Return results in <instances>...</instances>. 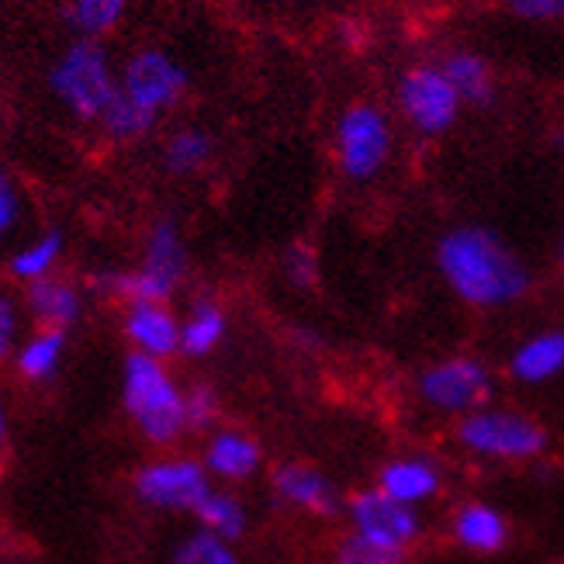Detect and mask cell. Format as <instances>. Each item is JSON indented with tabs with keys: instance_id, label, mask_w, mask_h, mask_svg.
<instances>
[{
	"instance_id": "obj_1",
	"label": "cell",
	"mask_w": 564,
	"mask_h": 564,
	"mask_svg": "<svg viewBox=\"0 0 564 564\" xmlns=\"http://www.w3.org/2000/svg\"><path fill=\"white\" fill-rule=\"evenodd\" d=\"M436 267L457 299L475 308L512 305L530 288L527 263L485 226L451 229L436 242Z\"/></svg>"
},
{
	"instance_id": "obj_2",
	"label": "cell",
	"mask_w": 564,
	"mask_h": 564,
	"mask_svg": "<svg viewBox=\"0 0 564 564\" xmlns=\"http://www.w3.org/2000/svg\"><path fill=\"white\" fill-rule=\"evenodd\" d=\"M121 405H126L139 436L153 447L177 444L187 430L184 388L163 360L142 354L126 357L121 364Z\"/></svg>"
},
{
	"instance_id": "obj_3",
	"label": "cell",
	"mask_w": 564,
	"mask_h": 564,
	"mask_svg": "<svg viewBox=\"0 0 564 564\" xmlns=\"http://www.w3.org/2000/svg\"><path fill=\"white\" fill-rule=\"evenodd\" d=\"M45 84H48V94H53L73 118L97 126L118 97V69L111 63L105 42L73 39L56 56V63L48 66Z\"/></svg>"
},
{
	"instance_id": "obj_4",
	"label": "cell",
	"mask_w": 564,
	"mask_h": 564,
	"mask_svg": "<svg viewBox=\"0 0 564 564\" xmlns=\"http://www.w3.org/2000/svg\"><path fill=\"white\" fill-rule=\"evenodd\" d=\"M191 253L174 215H163L153 223L142 247V263L135 271H108L97 278L105 291H115L126 302H170V294L187 278Z\"/></svg>"
},
{
	"instance_id": "obj_5",
	"label": "cell",
	"mask_w": 564,
	"mask_h": 564,
	"mask_svg": "<svg viewBox=\"0 0 564 564\" xmlns=\"http://www.w3.org/2000/svg\"><path fill=\"white\" fill-rule=\"evenodd\" d=\"M391 118L384 115V108L357 101L347 111L339 115L336 132H333V150H336V163L343 170L347 181H375L388 156H391Z\"/></svg>"
},
{
	"instance_id": "obj_6",
	"label": "cell",
	"mask_w": 564,
	"mask_h": 564,
	"mask_svg": "<svg viewBox=\"0 0 564 564\" xmlns=\"http://www.w3.org/2000/svg\"><path fill=\"white\" fill-rule=\"evenodd\" d=\"M460 447L496 460H530L547 451V430L527 412L478 409L457 423Z\"/></svg>"
},
{
	"instance_id": "obj_7",
	"label": "cell",
	"mask_w": 564,
	"mask_h": 564,
	"mask_svg": "<svg viewBox=\"0 0 564 564\" xmlns=\"http://www.w3.org/2000/svg\"><path fill=\"white\" fill-rule=\"evenodd\" d=\"M187 87H191L187 66L156 45L135 48L118 69V94L129 97V101H135L139 108H145L156 118L174 111L184 101Z\"/></svg>"
},
{
	"instance_id": "obj_8",
	"label": "cell",
	"mask_w": 564,
	"mask_h": 564,
	"mask_svg": "<svg viewBox=\"0 0 564 564\" xmlns=\"http://www.w3.org/2000/svg\"><path fill=\"white\" fill-rule=\"evenodd\" d=\"M132 492L142 506L160 512H198L212 492V475L194 457H156L135 471Z\"/></svg>"
},
{
	"instance_id": "obj_9",
	"label": "cell",
	"mask_w": 564,
	"mask_h": 564,
	"mask_svg": "<svg viewBox=\"0 0 564 564\" xmlns=\"http://www.w3.org/2000/svg\"><path fill=\"white\" fill-rule=\"evenodd\" d=\"M395 101H399L402 118L420 135H444L447 129H454V121L464 108L454 84L447 80L444 66H433V63L409 66L402 73L395 87Z\"/></svg>"
},
{
	"instance_id": "obj_10",
	"label": "cell",
	"mask_w": 564,
	"mask_h": 564,
	"mask_svg": "<svg viewBox=\"0 0 564 564\" xmlns=\"http://www.w3.org/2000/svg\"><path fill=\"white\" fill-rule=\"evenodd\" d=\"M420 395L426 405L451 412V415H471L488 409V399L496 395L492 371L475 357H447L430 364L420 375Z\"/></svg>"
},
{
	"instance_id": "obj_11",
	"label": "cell",
	"mask_w": 564,
	"mask_h": 564,
	"mask_svg": "<svg viewBox=\"0 0 564 564\" xmlns=\"http://www.w3.org/2000/svg\"><path fill=\"white\" fill-rule=\"evenodd\" d=\"M350 523L354 533L371 536L378 544L388 547H409L415 536H420V512L412 506L384 496L381 488H367L350 499Z\"/></svg>"
},
{
	"instance_id": "obj_12",
	"label": "cell",
	"mask_w": 564,
	"mask_h": 564,
	"mask_svg": "<svg viewBox=\"0 0 564 564\" xmlns=\"http://www.w3.org/2000/svg\"><path fill=\"white\" fill-rule=\"evenodd\" d=\"M121 329H126V339L132 343V354L163 364L181 354V318L166 302H129Z\"/></svg>"
},
{
	"instance_id": "obj_13",
	"label": "cell",
	"mask_w": 564,
	"mask_h": 564,
	"mask_svg": "<svg viewBox=\"0 0 564 564\" xmlns=\"http://www.w3.org/2000/svg\"><path fill=\"white\" fill-rule=\"evenodd\" d=\"M274 492L281 502L288 506H299L305 512H315V517H333L339 509V496L333 481L312 468V464H302V460H288L274 471Z\"/></svg>"
},
{
	"instance_id": "obj_14",
	"label": "cell",
	"mask_w": 564,
	"mask_h": 564,
	"mask_svg": "<svg viewBox=\"0 0 564 564\" xmlns=\"http://www.w3.org/2000/svg\"><path fill=\"white\" fill-rule=\"evenodd\" d=\"M260 444L242 430H215L205 444V471L223 481H247L260 468Z\"/></svg>"
},
{
	"instance_id": "obj_15",
	"label": "cell",
	"mask_w": 564,
	"mask_h": 564,
	"mask_svg": "<svg viewBox=\"0 0 564 564\" xmlns=\"http://www.w3.org/2000/svg\"><path fill=\"white\" fill-rule=\"evenodd\" d=\"M29 312L39 323V329H73L84 315L80 288L66 278H45L39 284H29Z\"/></svg>"
},
{
	"instance_id": "obj_16",
	"label": "cell",
	"mask_w": 564,
	"mask_h": 564,
	"mask_svg": "<svg viewBox=\"0 0 564 564\" xmlns=\"http://www.w3.org/2000/svg\"><path fill=\"white\" fill-rule=\"evenodd\" d=\"M378 488L384 496L415 509L420 502H426L440 492V468L430 457H395L381 468Z\"/></svg>"
},
{
	"instance_id": "obj_17",
	"label": "cell",
	"mask_w": 564,
	"mask_h": 564,
	"mask_svg": "<svg viewBox=\"0 0 564 564\" xmlns=\"http://www.w3.org/2000/svg\"><path fill=\"white\" fill-rule=\"evenodd\" d=\"M451 533L460 547H468L475 554H496L509 541V523L506 517L488 502H468L457 509V517L451 523Z\"/></svg>"
},
{
	"instance_id": "obj_18",
	"label": "cell",
	"mask_w": 564,
	"mask_h": 564,
	"mask_svg": "<svg viewBox=\"0 0 564 564\" xmlns=\"http://www.w3.org/2000/svg\"><path fill=\"white\" fill-rule=\"evenodd\" d=\"M564 371V333L547 329L523 339L509 357V375L523 384H544Z\"/></svg>"
},
{
	"instance_id": "obj_19",
	"label": "cell",
	"mask_w": 564,
	"mask_h": 564,
	"mask_svg": "<svg viewBox=\"0 0 564 564\" xmlns=\"http://www.w3.org/2000/svg\"><path fill=\"white\" fill-rule=\"evenodd\" d=\"M447 73V80L454 84L457 97L464 105L475 108H488L496 101V73L492 63H488L475 48H454V53L440 63Z\"/></svg>"
},
{
	"instance_id": "obj_20",
	"label": "cell",
	"mask_w": 564,
	"mask_h": 564,
	"mask_svg": "<svg viewBox=\"0 0 564 564\" xmlns=\"http://www.w3.org/2000/svg\"><path fill=\"white\" fill-rule=\"evenodd\" d=\"M66 239L59 229H45L35 239H29L24 247H18L8 260V271L21 284H39L45 278H56V267L63 260Z\"/></svg>"
},
{
	"instance_id": "obj_21",
	"label": "cell",
	"mask_w": 564,
	"mask_h": 564,
	"mask_svg": "<svg viewBox=\"0 0 564 564\" xmlns=\"http://www.w3.org/2000/svg\"><path fill=\"white\" fill-rule=\"evenodd\" d=\"M226 329H229V318L223 305L212 299L194 302L187 318H181V354L208 357L212 350H218V343L226 339Z\"/></svg>"
},
{
	"instance_id": "obj_22",
	"label": "cell",
	"mask_w": 564,
	"mask_h": 564,
	"mask_svg": "<svg viewBox=\"0 0 564 564\" xmlns=\"http://www.w3.org/2000/svg\"><path fill=\"white\" fill-rule=\"evenodd\" d=\"M66 354V333L59 329H35L29 339L18 343L14 367L24 381H48L56 378Z\"/></svg>"
},
{
	"instance_id": "obj_23",
	"label": "cell",
	"mask_w": 564,
	"mask_h": 564,
	"mask_svg": "<svg viewBox=\"0 0 564 564\" xmlns=\"http://www.w3.org/2000/svg\"><path fill=\"white\" fill-rule=\"evenodd\" d=\"M212 156H215V135L198 126H184L177 132H170V139L163 145V166L174 177L202 174V170L212 163Z\"/></svg>"
},
{
	"instance_id": "obj_24",
	"label": "cell",
	"mask_w": 564,
	"mask_h": 564,
	"mask_svg": "<svg viewBox=\"0 0 564 564\" xmlns=\"http://www.w3.org/2000/svg\"><path fill=\"white\" fill-rule=\"evenodd\" d=\"M129 4L132 0H69L63 8V21L77 32V39L101 42L121 24Z\"/></svg>"
},
{
	"instance_id": "obj_25",
	"label": "cell",
	"mask_w": 564,
	"mask_h": 564,
	"mask_svg": "<svg viewBox=\"0 0 564 564\" xmlns=\"http://www.w3.org/2000/svg\"><path fill=\"white\" fill-rule=\"evenodd\" d=\"M198 527L202 530H208V533H215V536H223V541H229V544H236L242 533H247V527H250V517H247V506H242L236 496H229V492H208V499L198 506Z\"/></svg>"
},
{
	"instance_id": "obj_26",
	"label": "cell",
	"mask_w": 564,
	"mask_h": 564,
	"mask_svg": "<svg viewBox=\"0 0 564 564\" xmlns=\"http://www.w3.org/2000/svg\"><path fill=\"white\" fill-rule=\"evenodd\" d=\"M156 121H160L156 115H150L145 108H139L135 101H129V97L118 94L97 126H101V132L108 139H115V142H135L142 135H150L156 129Z\"/></svg>"
},
{
	"instance_id": "obj_27",
	"label": "cell",
	"mask_w": 564,
	"mask_h": 564,
	"mask_svg": "<svg viewBox=\"0 0 564 564\" xmlns=\"http://www.w3.org/2000/svg\"><path fill=\"white\" fill-rule=\"evenodd\" d=\"M170 561L174 564H239V554L229 541L198 527V530H191L184 541H177Z\"/></svg>"
},
{
	"instance_id": "obj_28",
	"label": "cell",
	"mask_w": 564,
	"mask_h": 564,
	"mask_svg": "<svg viewBox=\"0 0 564 564\" xmlns=\"http://www.w3.org/2000/svg\"><path fill=\"white\" fill-rule=\"evenodd\" d=\"M336 564H405V551L378 544L371 536L350 533L336 547Z\"/></svg>"
},
{
	"instance_id": "obj_29",
	"label": "cell",
	"mask_w": 564,
	"mask_h": 564,
	"mask_svg": "<svg viewBox=\"0 0 564 564\" xmlns=\"http://www.w3.org/2000/svg\"><path fill=\"white\" fill-rule=\"evenodd\" d=\"M284 278L299 288V291H312L318 284V257L305 242H294V247L284 253Z\"/></svg>"
},
{
	"instance_id": "obj_30",
	"label": "cell",
	"mask_w": 564,
	"mask_h": 564,
	"mask_svg": "<svg viewBox=\"0 0 564 564\" xmlns=\"http://www.w3.org/2000/svg\"><path fill=\"white\" fill-rule=\"evenodd\" d=\"M184 412H187V430H208L218 420V399L208 384L184 388Z\"/></svg>"
},
{
	"instance_id": "obj_31",
	"label": "cell",
	"mask_w": 564,
	"mask_h": 564,
	"mask_svg": "<svg viewBox=\"0 0 564 564\" xmlns=\"http://www.w3.org/2000/svg\"><path fill=\"white\" fill-rule=\"evenodd\" d=\"M21 191L8 170H0V239H8L21 226Z\"/></svg>"
},
{
	"instance_id": "obj_32",
	"label": "cell",
	"mask_w": 564,
	"mask_h": 564,
	"mask_svg": "<svg viewBox=\"0 0 564 564\" xmlns=\"http://www.w3.org/2000/svg\"><path fill=\"white\" fill-rule=\"evenodd\" d=\"M520 21H564V0H502Z\"/></svg>"
},
{
	"instance_id": "obj_33",
	"label": "cell",
	"mask_w": 564,
	"mask_h": 564,
	"mask_svg": "<svg viewBox=\"0 0 564 564\" xmlns=\"http://www.w3.org/2000/svg\"><path fill=\"white\" fill-rule=\"evenodd\" d=\"M18 333H21V308L11 294L0 291V357L18 350Z\"/></svg>"
},
{
	"instance_id": "obj_34",
	"label": "cell",
	"mask_w": 564,
	"mask_h": 564,
	"mask_svg": "<svg viewBox=\"0 0 564 564\" xmlns=\"http://www.w3.org/2000/svg\"><path fill=\"white\" fill-rule=\"evenodd\" d=\"M8 405H4V399H0V454H4V447H8Z\"/></svg>"
},
{
	"instance_id": "obj_35",
	"label": "cell",
	"mask_w": 564,
	"mask_h": 564,
	"mask_svg": "<svg viewBox=\"0 0 564 564\" xmlns=\"http://www.w3.org/2000/svg\"><path fill=\"white\" fill-rule=\"evenodd\" d=\"M557 260L564 263V232H561V239H557Z\"/></svg>"
}]
</instances>
